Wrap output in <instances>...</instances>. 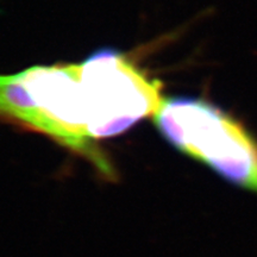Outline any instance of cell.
<instances>
[{"label":"cell","instance_id":"obj_2","mask_svg":"<svg viewBox=\"0 0 257 257\" xmlns=\"http://www.w3.org/2000/svg\"><path fill=\"white\" fill-rule=\"evenodd\" d=\"M153 118L161 135L180 152L257 194V138L236 117L204 99L169 96Z\"/></svg>","mask_w":257,"mask_h":257},{"label":"cell","instance_id":"obj_1","mask_svg":"<svg viewBox=\"0 0 257 257\" xmlns=\"http://www.w3.org/2000/svg\"><path fill=\"white\" fill-rule=\"evenodd\" d=\"M0 118L48 135L105 175L113 173L95 146L107 134L94 79L83 62L0 75Z\"/></svg>","mask_w":257,"mask_h":257}]
</instances>
